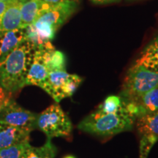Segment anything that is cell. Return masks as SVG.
I'll return each mask as SVG.
<instances>
[{"mask_svg":"<svg viewBox=\"0 0 158 158\" xmlns=\"http://www.w3.org/2000/svg\"><path fill=\"white\" fill-rule=\"evenodd\" d=\"M35 50V45L25 40L0 59V84L6 91L15 92L26 86Z\"/></svg>","mask_w":158,"mask_h":158,"instance_id":"1","label":"cell"},{"mask_svg":"<svg viewBox=\"0 0 158 158\" xmlns=\"http://www.w3.org/2000/svg\"><path fill=\"white\" fill-rule=\"evenodd\" d=\"M135 118L126 108L125 104L115 113L95 115L91 113L78 124V128L86 133L108 137L132 130Z\"/></svg>","mask_w":158,"mask_h":158,"instance_id":"2","label":"cell"},{"mask_svg":"<svg viewBox=\"0 0 158 158\" xmlns=\"http://www.w3.org/2000/svg\"><path fill=\"white\" fill-rule=\"evenodd\" d=\"M78 2L68 1L52 5L41 12L33 23L37 35L43 43L50 42L57 29L78 8Z\"/></svg>","mask_w":158,"mask_h":158,"instance_id":"3","label":"cell"},{"mask_svg":"<svg viewBox=\"0 0 158 158\" xmlns=\"http://www.w3.org/2000/svg\"><path fill=\"white\" fill-rule=\"evenodd\" d=\"M157 87V73L134 64L124 78L119 96L124 102H131Z\"/></svg>","mask_w":158,"mask_h":158,"instance_id":"4","label":"cell"},{"mask_svg":"<svg viewBox=\"0 0 158 158\" xmlns=\"http://www.w3.org/2000/svg\"><path fill=\"white\" fill-rule=\"evenodd\" d=\"M36 127L43 132L48 138L68 137L73 130L72 122L59 104L51 105L37 114Z\"/></svg>","mask_w":158,"mask_h":158,"instance_id":"5","label":"cell"},{"mask_svg":"<svg viewBox=\"0 0 158 158\" xmlns=\"http://www.w3.org/2000/svg\"><path fill=\"white\" fill-rule=\"evenodd\" d=\"M78 75L69 74L66 70L50 72L40 87L48 93L56 102L71 97L82 82Z\"/></svg>","mask_w":158,"mask_h":158,"instance_id":"6","label":"cell"},{"mask_svg":"<svg viewBox=\"0 0 158 158\" xmlns=\"http://www.w3.org/2000/svg\"><path fill=\"white\" fill-rule=\"evenodd\" d=\"M37 114L23 108L10 100L0 110V121L31 132L36 127Z\"/></svg>","mask_w":158,"mask_h":158,"instance_id":"7","label":"cell"},{"mask_svg":"<svg viewBox=\"0 0 158 158\" xmlns=\"http://www.w3.org/2000/svg\"><path fill=\"white\" fill-rule=\"evenodd\" d=\"M49 43L46 42L35 47L32 62L26 79V85L40 86L48 77L49 72L45 60V51Z\"/></svg>","mask_w":158,"mask_h":158,"instance_id":"8","label":"cell"},{"mask_svg":"<svg viewBox=\"0 0 158 158\" xmlns=\"http://www.w3.org/2000/svg\"><path fill=\"white\" fill-rule=\"evenodd\" d=\"M124 102L127 110L135 119L139 116L155 113L158 110V87L147 92L133 101Z\"/></svg>","mask_w":158,"mask_h":158,"instance_id":"9","label":"cell"},{"mask_svg":"<svg viewBox=\"0 0 158 158\" xmlns=\"http://www.w3.org/2000/svg\"><path fill=\"white\" fill-rule=\"evenodd\" d=\"M30 132L0 121V149L29 142Z\"/></svg>","mask_w":158,"mask_h":158,"instance_id":"10","label":"cell"},{"mask_svg":"<svg viewBox=\"0 0 158 158\" xmlns=\"http://www.w3.org/2000/svg\"><path fill=\"white\" fill-rule=\"evenodd\" d=\"M21 24V0H13L0 17V32L20 29Z\"/></svg>","mask_w":158,"mask_h":158,"instance_id":"11","label":"cell"},{"mask_svg":"<svg viewBox=\"0 0 158 158\" xmlns=\"http://www.w3.org/2000/svg\"><path fill=\"white\" fill-rule=\"evenodd\" d=\"M51 6L39 0H21V28L25 29L32 25L41 12Z\"/></svg>","mask_w":158,"mask_h":158,"instance_id":"12","label":"cell"},{"mask_svg":"<svg viewBox=\"0 0 158 158\" xmlns=\"http://www.w3.org/2000/svg\"><path fill=\"white\" fill-rule=\"evenodd\" d=\"M25 40H27L25 29L0 32V59Z\"/></svg>","mask_w":158,"mask_h":158,"instance_id":"13","label":"cell"},{"mask_svg":"<svg viewBox=\"0 0 158 158\" xmlns=\"http://www.w3.org/2000/svg\"><path fill=\"white\" fill-rule=\"evenodd\" d=\"M135 64L158 73V35L143 49Z\"/></svg>","mask_w":158,"mask_h":158,"instance_id":"14","label":"cell"},{"mask_svg":"<svg viewBox=\"0 0 158 158\" xmlns=\"http://www.w3.org/2000/svg\"><path fill=\"white\" fill-rule=\"evenodd\" d=\"M135 122L141 136H153L158 139V110L154 114L139 116Z\"/></svg>","mask_w":158,"mask_h":158,"instance_id":"15","label":"cell"},{"mask_svg":"<svg viewBox=\"0 0 158 158\" xmlns=\"http://www.w3.org/2000/svg\"><path fill=\"white\" fill-rule=\"evenodd\" d=\"M56 149L48 138L44 145L40 147H34L29 143L26 147L21 158H54Z\"/></svg>","mask_w":158,"mask_h":158,"instance_id":"16","label":"cell"},{"mask_svg":"<svg viewBox=\"0 0 158 158\" xmlns=\"http://www.w3.org/2000/svg\"><path fill=\"white\" fill-rule=\"evenodd\" d=\"M45 60L48 72L65 70L66 58L62 51L54 48L51 42L49 43L45 51Z\"/></svg>","mask_w":158,"mask_h":158,"instance_id":"17","label":"cell"},{"mask_svg":"<svg viewBox=\"0 0 158 158\" xmlns=\"http://www.w3.org/2000/svg\"><path fill=\"white\" fill-rule=\"evenodd\" d=\"M124 106V102L121 97L111 95L106 98V100L100 104L92 114L95 115L115 113L120 110Z\"/></svg>","mask_w":158,"mask_h":158,"instance_id":"18","label":"cell"},{"mask_svg":"<svg viewBox=\"0 0 158 158\" xmlns=\"http://www.w3.org/2000/svg\"><path fill=\"white\" fill-rule=\"evenodd\" d=\"M29 143H19L0 149V158H21L27 145Z\"/></svg>","mask_w":158,"mask_h":158,"instance_id":"19","label":"cell"},{"mask_svg":"<svg viewBox=\"0 0 158 158\" xmlns=\"http://www.w3.org/2000/svg\"><path fill=\"white\" fill-rule=\"evenodd\" d=\"M158 141L153 136H141L140 142V158H147L150 149Z\"/></svg>","mask_w":158,"mask_h":158,"instance_id":"20","label":"cell"},{"mask_svg":"<svg viewBox=\"0 0 158 158\" xmlns=\"http://www.w3.org/2000/svg\"><path fill=\"white\" fill-rule=\"evenodd\" d=\"M11 92H7L2 86H0V110L5 107L11 100Z\"/></svg>","mask_w":158,"mask_h":158,"instance_id":"21","label":"cell"},{"mask_svg":"<svg viewBox=\"0 0 158 158\" xmlns=\"http://www.w3.org/2000/svg\"><path fill=\"white\" fill-rule=\"evenodd\" d=\"M39 1L42 2L43 3L47 4V5L52 6V5H57V4L64 2H68V1H74V2H79L80 0H39Z\"/></svg>","mask_w":158,"mask_h":158,"instance_id":"22","label":"cell"},{"mask_svg":"<svg viewBox=\"0 0 158 158\" xmlns=\"http://www.w3.org/2000/svg\"><path fill=\"white\" fill-rule=\"evenodd\" d=\"M91 2H92L93 3L95 4H109V3H113V2H117L121 1V0H90Z\"/></svg>","mask_w":158,"mask_h":158,"instance_id":"23","label":"cell"},{"mask_svg":"<svg viewBox=\"0 0 158 158\" xmlns=\"http://www.w3.org/2000/svg\"><path fill=\"white\" fill-rule=\"evenodd\" d=\"M8 2H5L0 1V17L2 15L4 12L5 11L6 8H7Z\"/></svg>","mask_w":158,"mask_h":158,"instance_id":"24","label":"cell"},{"mask_svg":"<svg viewBox=\"0 0 158 158\" xmlns=\"http://www.w3.org/2000/svg\"><path fill=\"white\" fill-rule=\"evenodd\" d=\"M64 158H76V157L73 155H67V156H65Z\"/></svg>","mask_w":158,"mask_h":158,"instance_id":"25","label":"cell"},{"mask_svg":"<svg viewBox=\"0 0 158 158\" xmlns=\"http://www.w3.org/2000/svg\"><path fill=\"white\" fill-rule=\"evenodd\" d=\"M0 1H3V2H10L13 1V0H0Z\"/></svg>","mask_w":158,"mask_h":158,"instance_id":"26","label":"cell"},{"mask_svg":"<svg viewBox=\"0 0 158 158\" xmlns=\"http://www.w3.org/2000/svg\"><path fill=\"white\" fill-rule=\"evenodd\" d=\"M129 1H136V0H129Z\"/></svg>","mask_w":158,"mask_h":158,"instance_id":"27","label":"cell"}]
</instances>
